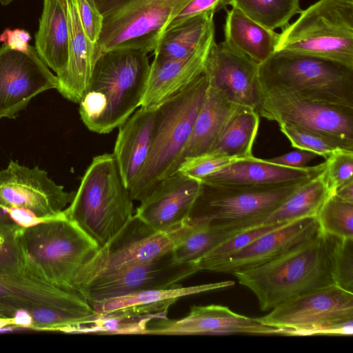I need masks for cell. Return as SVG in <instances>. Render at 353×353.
Here are the masks:
<instances>
[{"mask_svg": "<svg viewBox=\"0 0 353 353\" xmlns=\"http://www.w3.org/2000/svg\"><path fill=\"white\" fill-rule=\"evenodd\" d=\"M324 169L325 162L314 166L291 168L254 157L230 163L200 181L222 185L270 186L312 179Z\"/></svg>", "mask_w": 353, "mask_h": 353, "instance_id": "cell-23", "label": "cell"}, {"mask_svg": "<svg viewBox=\"0 0 353 353\" xmlns=\"http://www.w3.org/2000/svg\"><path fill=\"white\" fill-rule=\"evenodd\" d=\"M39 306L95 314L79 293L65 290L26 271L0 272V318L11 319L17 311Z\"/></svg>", "mask_w": 353, "mask_h": 353, "instance_id": "cell-18", "label": "cell"}, {"mask_svg": "<svg viewBox=\"0 0 353 353\" xmlns=\"http://www.w3.org/2000/svg\"><path fill=\"white\" fill-rule=\"evenodd\" d=\"M232 281L183 287L181 284L149 289L89 303L98 314L143 316L167 314L171 305L183 296L230 287Z\"/></svg>", "mask_w": 353, "mask_h": 353, "instance_id": "cell-22", "label": "cell"}, {"mask_svg": "<svg viewBox=\"0 0 353 353\" xmlns=\"http://www.w3.org/2000/svg\"><path fill=\"white\" fill-rule=\"evenodd\" d=\"M332 194L346 201L353 203V180L338 188Z\"/></svg>", "mask_w": 353, "mask_h": 353, "instance_id": "cell-48", "label": "cell"}, {"mask_svg": "<svg viewBox=\"0 0 353 353\" xmlns=\"http://www.w3.org/2000/svg\"><path fill=\"white\" fill-rule=\"evenodd\" d=\"M214 13L188 18L165 30L154 50L153 61L162 62L185 57L215 35Z\"/></svg>", "mask_w": 353, "mask_h": 353, "instance_id": "cell-29", "label": "cell"}, {"mask_svg": "<svg viewBox=\"0 0 353 353\" xmlns=\"http://www.w3.org/2000/svg\"><path fill=\"white\" fill-rule=\"evenodd\" d=\"M282 334L284 330L267 325L257 319L245 316L219 305H193L188 314L179 319L167 317L151 320L145 334Z\"/></svg>", "mask_w": 353, "mask_h": 353, "instance_id": "cell-17", "label": "cell"}, {"mask_svg": "<svg viewBox=\"0 0 353 353\" xmlns=\"http://www.w3.org/2000/svg\"><path fill=\"white\" fill-rule=\"evenodd\" d=\"M229 2L230 0H191L171 20L165 30L195 15L205 12L214 14L222 9H226Z\"/></svg>", "mask_w": 353, "mask_h": 353, "instance_id": "cell-43", "label": "cell"}, {"mask_svg": "<svg viewBox=\"0 0 353 353\" xmlns=\"http://www.w3.org/2000/svg\"><path fill=\"white\" fill-rule=\"evenodd\" d=\"M339 238L321 230L273 261L233 273L256 296L262 311L309 292L335 285L334 258Z\"/></svg>", "mask_w": 353, "mask_h": 353, "instance_id": "cell-2", "label": "cell"}, {"mask_svg": "<svg viewBox=\"0 0 353 353\" xmlns=\"http://www.w3.org/2000/svg\"><path fill=\"white\" fill-rule=\"evenodd\" d=\"M256 319L284 330L285 335H352L353 293L328 285L290 299Z\"/></svg>", "mask_w": 353, "mask_h": 353, "instance_id": "cell-9", "label": "cell"}, {"mask_svg": "<svg viewBox=\"0 0 353 353\" xmlns=\"http://www.w3.org/2000/svg\"><path fill=\"white\" fill-rule=\"evenodd\" d=\"M207 88L202 73L157 108L148 158L129 190L133 201L141 202L159 181L176 172Z\"/></svg>", "mask_w": 353, "mask_h": 353, "instance_id": "cell-4", "label": "cell"}, {"mask_svg": "<svg viewBox=\"0 0 353 353\" xmlns=\"http://www.w3.org/2000/svg\"><path fill=\"white\" fill-rule=\"evenodd\" d=\"M316 219L320 230L339 239H353V203L331 194L321 207Z\"/></svg>", "mask_w": 353, "mask_h": 353, "instance_id": "cell-35", "label": "cell"}, {"mask_svg": "<svg viewBox=\"0 0 353 353\" xmlns=\"http://www.w3.org/2000/svg\"><path fill=\"white\" fill-rule=\"evenodd\" d=\"M68 28V60L65 72L58 77V91L67 99L79 103L89 84L97 61L95 45L81 23L75 0H63Z\"/></svg>", "mask_w": 353, "mask_h": 353, "instance_id": "cell-24", "label": "cell"}, {"mask_svg": "<svg viewBox=\"0 0 353 353\" xmlns=\"http://www.w3.org/2000/svg\"><path fill=\"white\" fill-rule=\"evenodd\" d=\"M203 73L234 103L257 110L262 98L259 63L225 40L212 46Z\"/></svg>", "mask_w": 353, "mask_h": 353, "instance_id": "cell-16", "label": "cell"}, {"mask_svg": "<svg viewBox=\"0 0 353 353\" xmlns=\"http://www.w3.org/2000/svg\"><path fill=\"white\" fill-rule=\"evenodd\" d=\"M7 326H12L11 319H1L0 318V329Z\"/></svg>", "mask_w": 353, "mask_h": 353, "instance_id": "cell-50", "label": "cell"}, {"mask_svg": "<svg viewBox=\"0 0 353 353\" xmlns=\"http://www.w3.org/2000/svg\"><path fill=\"white\" fill-rule=\"evenodd\" d=\"M329 195L321 172L299 188L276 209L268 214L262 220L261 225L288 223L306 217H316Z\"/></svg>", "mask_w": 353, "mask_h": 353, "instance_id": "cell-31", "label": "cell"}, {"mask_svg": "<svg viewBox=\"0 0 353 353\" xmlns=\"http://www.w3.org/2000/svg\"><path fill=\"white\" fill-rule=\"evenodd\" d=\"M19 226L12 220L8 210L0 206V228H13Z\"/></svg>", "mask_w": 353, "mask_h": 353, "instance_id": "cell-49", "label": "cell"}, {"mask_svg": "<svg viewBox=\"0 0 353 353\" xmlns=\"http://www.w3.org/2000/svg\"><path fill=\"white\" fill-rule=\"evenodd\" d=\"M239 160L241 159L221 154L205 153L184 159L176 171L201 181L210 174Z\"/></svg>", "mask_w": 353, "mask_h": 353, "instance_id": "cell-40", "label": "cell"}, {"mask_svg": "<svg viewBox=\"0 0 353 353\" xmlns=\"http://www.w3.org/2000/svg\"><path fill=\"white\" fill-rule=\"evenodd\" d=\"M199 272L194 263H178L172 251L152 261L97 276L77 292L88 303L149 289L179 284Z\"/></svg>", "mask_w": 353, "mask_h": 353, "instance_id": "cell-14", "label": "cell"}, {"mask_svg": "<svg viewBox=\"0 0 353 353\" xmlns=\"http://www.w3.org/2000/svg\"><path fill=\"white\" fill-rule=\"evenodd\" d=\"M147 54L117 49L99 55L79 103L81 120L88 130L109 133L140 107L150 67Z\"/></svg>", "mask_w": 353, "mask_h": 353, "instance_id": "cell-1", "label": "cell"}, {"mask_svg": "<svg viewBox=\"0 0 353 353\" xmlns=\"http://www.w3.org/2000/svg\"><path fill=\"white\" fill-rule=\"evenodd\" d=\"M318 156L319 155L314 152L299 149L298 150L292 151L267 160L273 163L283 166L303 168Z\"/></svg>", "mask_w": 353, "mask_h": 353, "instance_id": "cell-44", "label": "cell"}, {"mask_svg": "<svg viewBox=\"0 0 353 353\" xmlns=\"http://www.w3.org/2000/svg\"><path fill=\"white\" fill-rule=\"evenodd\" d=\"M238 105L223 91L208 84L203 103L180 156L179 166L185 159L208 152Z\"/></svg>", "mask_w": 353, "mask_h": 353, "instance_id": "cell-27", "label": "cell"}, {"mask_svg": "<svg viewBox=\"0 0 353 353\" xmlns=\"http://www.w3.org/2000/svg\"><path fill=\"white\" fill-rule=\"evenodd\" d=\"M225 10L224 40L259 64L274 53L278 33L259 25L236 8Z\"/></svg>", "mask_w": 353, "mask_h": 353, "instance_id": "cell-28", "label": "cell"}, {"mask_svg": "<svg viewBox=\"0 0 353 353\" xmlns=\"http://www.w3.org/2000/svg\"><path fill=\"white\" fill-rule=\"evenodd\" d=\"M133 200L113 154L94 157L64 210L100 248L133 216Z\"/></svg>", "mask_w": 353, "mask_h": 353, "instance_id": "cell-5", "label": "cell"}, {"mask_svg": "<svg viewBox=\"0 0 353 353\" xmlns=\"http://www.w3.org/2000/svg\"><path fill=\"white\" fill-rule=\"evenodd\" d=\"M316 217H306L260 236L239 251L205 267L203 270L233 274L273 261L301 246L319 232Z\"/></svg>", "mask_w": 353, "mask_h": 353, "instance_id": "cell-19", "label": "cell"}, {"mask_svg": "<svg viewBox=\"0 0 353 353\" xmlns=\"http://www.w3.org/2000/svg\"><path fill=\"white\" fill-rule=\"evenodd\" d=\"M103 17L125 6L132 0H92Z\"/></svg>", "mask_w": 353, "mask_h": 353, "instance_id": "cell-47", "label": "cell"}, {"mask_svg": "<svg viewBox=\"0 0 353 353\" xmlns=\"http://www.w3.org/2000/svg\"><path fill=\"white\" fill-rule=\"evenodd\" d=\"M229 6L271 30L283 28L301 11L299 0H230Z\"/></svg>", "mask_w": 353, "mask_h": 353, "instance_id": "cell-33", "label": "cell"}, {"mask_svg": "<svg viewBox=\"0 0 353 353\" xmlns=\"http://www.w3.org/2000/svg\"><path fill=\"white\" fill-rule=\"evenodd\" d=\"M259 122V114L256 110L239 105L207 153L241 160L253 158L252 146Z\"/></svg>", "mask_w": 353, "mask_h": 353, "instance_id": "cell-30", "label": "cell"}, {"mask_svg": "<svg viewBox=\"0 0 353 353\" xmlns=\"http://www.w3.org/2000/svg\"><path fill=\"white\" fill-rule=\"evenodd\" d=\"M82 27L90 39L96 45L102 30L103 16L92 0H75Z\"/></svg>", "mask_w": 353, "mask_h": 353, "instance_id": "cell-42", "label": "cell"}, {"mask_svg": "<svg viewBox=\"0 0 353 353\" xmlns=\"http://www.w3.org/2000/svg\"><path fill=\"white\" fill-rule=\"evenodd\" d=\"M259 115L353 144V108L311 101L282 91L262 93Z\"/></svg>", "mask_w": 353, "mask_h": 353, "instance_id": "cell-12", "label": "cell"}, {"mask_svg": "<svg viewBox=\"0 0 353 353\" xmlns=\"http://www.w3.org/2000/svg\"><path fill=\"white\" fill-rule=\"evenodd\" d=\"M192 224L159 232L136 214L79 271L73 283L77 290L100 275L152 261L173 250L188 234Z\"/></svg>", "mask_w": 353, "mask_h": 353, "instance_id": "cell-10", "label": "cell"}, {"mask_svg": "<svg viewBox=\"0 0 353 353\" xmlns=\"http://www.w3.org/2000/svg\"><path fill=\"white\" fill-rule=\"evenodd\" d=\"M191 0H132L103 17L97 59L117 49L154 52L171 20Z\"/></svg>", "mask_w": 353, "mask_h": 353, "instance_id": "cell-11", "label": "cell"}, {"mask_svg": "<svg viewBox=\"0 0 353 353\" xmlns=\"http://www.w3.org/2000/svg\"><path fill=\"white\" fill-rule=\"evenodd\" d=\"M285 224H263L239 232L212 248L194 263L199 271L203 270L208 265L239 251L263 234Z\"/></svg>", "mask_w": 353, "mask_h": 353, "instance_id": "cell-37", "label": "cell"}, {"mask_svg": "<svg viewBox=\"0 0 353 353\" xmlns=\"http://www.w3.org/2000/svg\"><path fill=\"white\" fill-rule=\"evenodd\" d=\"M157 110L140 107L119 127L112 154L128 190L148 158Z\"/></svg>", "mask_w": 353, "mask_h": 353, "instance_id": "cell-25", "label": "cell"}, {"mask_svg": "<svg viewBox=\"0 0 353 353\" xmlns=\"http://www.w3.org/2000/svg\"><path fill=\"white\" fill-rule=\"evenodd\" d=\"M282 29L275 52L310 55L353 68L352 0H319Z\"/></svg>", "mask_w": 353, "mask_h": 353, "instance_id": "cell-7", "label": "cell"}, {"mask_svg": "<svg viewBox=\"0 0 353 353\" xmlns=\"http://www.w3.org/2000/svg\"><path fill=\"white\" fill-rule=\"evenodd\" d=\"M7 210L15 223L22 228H27L43 221L30 212L23 209L10 208Z\"/></svg>", "mask_w": 353, "mask_h": 353, "instance_id": "cell-46", "label": "cell"}, {"mask_svg": "<svg viewBox=\"0 0 353 353\" xmlns=\"http://www.w3.org/2000/svg\"><path fill=\"white\" fill-rule=\"evenodd\" d=\"M312 179L270 186L201 183L188 221L248 229L262 220Z\"/></svg>", "mask_w": 353, "mask_h": 353, "instance_id": "cell-8", "label": "cell"}, {"mask_svg": "<svg viewBox=\"0 0 353 353\" xmlns=\"http://www.w3.org/2000/svg\"><path fill=\"white\" fill-rule=\"evenodd\" d=\"M335 285L353 293V239H339L334 258Z\"/></svg>", "mask_w": 353, "mask_h": 353, "instance_id": "cell-41", "label": "cell"}, {"mask_svg": "<svg viewBox=\"0 0 353 353\" xmlns=\"http://www.w3.org/2000/svg\"><path fill=\"white\" fill-rule=\"evenodd\" d=\"M19 239L23 270L72 292L77 274L99 248L64 212L55 218L22 228Z\"/></svg>", "mask_w": 353, "mask_h": 353, "instance_id": "cell-3", "label": "cell"}, {"mask_svg": "<svg viewBox=\"0 0 353 353\" xmlns=\"http://www.w3.org/2000/svg\"><path fill=\"white\" fill-rule=\"evenodd\" d=\"M167 314L143 316L98 314L85 323L74 327L70 333H97L108 334H145L148 323Z\"/></svg>", "mask_w": 353, "mask_h": 353, "instance_id": "cell-34", "label": "cell"}, {"mask_svg": "<svg viewBox=\"0 0 353 353\" xmlns=\"http://www.w3.org/2000/svg\"><path fill=\"white\" fill-rule=\"evenodd\" d=\"M262 93L282 91L305 99L353 108V68L307 54L275 52L259 64Z\"/></svg>", "mask_w": 353, "mask_h": 353, "instance_id": "cell-6", "label": "cell"}, {"mask_svg": "<svg viewBox=\"0 0 353 353\" xmlns=\"http://www.w3.org/2000/svg\"><path fill=\"white\" fill-rule=\"evenodd\" d=\"M187 221L192 224V229L172 250L175 261L181 263L196 262L225 240L245 230L206 223Z\"/></svg>", "mask_w": 353, "mask_h": 353, "instance_id": "cell-32", "label": "cell"}, {"mask_svg": "<svg viewBox=\"0 0 353 353\" xmlns=\"http://www.w3.org/2000/svg\"><path fill=\"white\" fill-rule=\"evenodd\" d=\"M74 194L65 191L39 167L30 168L10 161L0 171V206L28 210L41 221L62 214Z\"/></svg>", "mask_w": 353, "mask_h": 353, "instance_id": "cell-13", "label": "cell"}, {"mask_svg": "<svg viewBox=\"0 0 353 353\" xmlns=\"http://www.w3.org/2000/svg\"><path fill=\"white\" fill-rule=\"evenodd\" d=\"M13 1L14 0H0V4H1L2 6H7Z\"/></svg>", "mask_w": 353, "mask_h": 353, "instance_id": "cell-51", "label": "cell"}, {"mask_svg": "<svg viewBox=\"0 0 353 353\" xmlns=\"http://www.w3.org/2000/svg\"><path fill=\"white\" fill-rule=\"evenodd\" d=\"M58 85L34 46L26 52L0 47V119L14 117L36 95Z\"/></svg>", "mask_w": 353, "mask_h": 353, "instance_id": "cell-15", "label": "cell"}, {"mask_svg": "<svg viewBox=\"0 0 353 353\" xmlns=\"http://www.w3.org/2000/svg\"><path fill=\"white\" fill-rule=\"evenodd\" d=\"M31 39L30 33L22 29L10 30L7 28L0 34V42L13 50L28 52Z\"/></svg>", "mask_w": 353, "mask_h": 353, "instance_id": "cell-45", "label": "cell"}, {"mask_svg": "<svg viewBox=\"0 0 353 353\" xmlns=\"http://www.w3.org/2000/svg\"><path fill=\"white\" fill-rule=\"evenodd\" d=\"M201 185L200 181L176 171L157 183L135 214L157 231L176 230L186 223Z\"/></svg>", "mask_w": 353, "mask_h": 353, "instance_id": "cell-20", "label": "cell"}, {"mask_svg": "<svg viewBox=\"0 0 353 353\" xmlns=\"http://www.w3.org/2000/svg\"><path fill=\"white\" fill-rule=\"evenodd\" d=\"M69 28L63 0H43L35 49L43 61L57 77L65 70L68 60Z\"/></svg>", "mask_w": 353, "mask_h": 353, "instance_id": "cell-26", "label": "cell"}, {"mask_svg": "<svg viewBox=\"0 0 353 353\" xmlns=\"http://www.w3.org/2000/svg\"><path fill=\"white\" fill-rule=\"evenodd\" d=\"M21 228H0V272L23 270L24 258L19 239Z\"/></svg>", "mask_w": 353, "mask_h": 353, "instance_id": "cell-38", "label": "cell"}, {"mask_svg": "<svg viewBox=\"0 0 353 353\" xmlns=\"http://www.w3.org/2000/svg\"><path fill=\"white\" fill-rule=\"evenodd\" d=\"M323 176L330 195L353 180V151H339L327 157Z\"/></svg>", "mask_w": 353, "mask_h": 353, "instance_id": "cell-39", "label": "cell"}, {"mask_svg": "<svg viewBox=\"0 0 353 353\" xmlns=\"http://www.w3.org/2000/svg\"><path fill=\"white\" fill-rule=\"evenodd\" d=\"M214 42L212 36L185 57L162 62L153 61L140 107L158 108L201 74L206 57Z\"/></svg>", "mask_w": 353, "mask_h": 353, "instance_id": "cell-21", "label": "cell"}, {"mask_svg": "<svg viewBox=\"0 0 353 353\" xmlns=\"http://www.w3.org/2000/svg\"><path fill=\"white\" fill-rule=\"evenodd\" d=\"M279 125L280 130L295 148L314 152L325 159L336 152L353 151L352 143L291 125Z\"/></svg>", "mask_w": 353, "mask_h": 353, "instance_id": "cell-36", "label": "cell"}]
</instances>
